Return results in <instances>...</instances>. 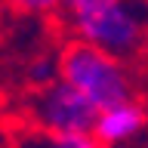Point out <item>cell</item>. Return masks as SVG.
<instances>
[{
    "mask_svg": "<svg viewBox=\"0 0 148 148\" xmlns=\"http://www.w3.org/2000/svg\"><path fill=\"white\" fill-rule=\"evenodd\" d=\"M56 65H59V77L68 80L77 92H83L96 108H108L139 96L133 65L117 56H108L105 49L86 40L68 37L56 53Z\"/></svg>",
    "mask_w": 148,
    "mask_h": 148,
    "instance_id": "6da1fadb",
    "label": "cell"
},
{
    "mask_svg": "<svg viewBox=\"0 0 148 148\" xmlns=\"http://www.w3.org/2000/svg\"><path fill=\"white\" fill-rule=\"evenodd\" d=\"M96 111L99 108L62 77H56L43 86H34L31 99H28L31 127L53 130V133H90Z\"/></svg>",
    "mask_w": 148,
    "mask_h": 148,
    "instance_id": "3957f363",
    "label": "cell"
},
{
    "mask_svg": "<svg viewBox=\"0 0 148 148\" xmlns=\"http://www.w3.org/2000/svg\"><path fill=\"white\" fill-rule=\"evenodd\" d=\"M142 56H148V28H145V43H142Z\"/></svg>",
    "mask_w": 148,
    "mask_h": 148,
    "instance_id": "ba28073f",
    "label": "cell"
},
{
    "mask_svg": "<svg viewBox=\"0 0 148 148\" xmlns=\"http://www.w3.org/2000/svg\"><path fill=\"white\" fill-rule=\"evenodd\" d=\"M142 3H145V9H148V0H142Z\"/></svg>",
    "mask_w": 148,
    "mask_h": 148,
    "instance_id": "9c48e42d",
    "label": "cell"
},
{
    "mask_svg": "<svg viewBox=\"0 0 148 148\" xmlns=\"http://www.w3.org/2000/svg\"><path fill=\"white\" fill-rule=\"evenodd\" d=\"M148 130V111L139 99H127L117 105L96 111L92 120V139L102 148H117V145H130L133 139H139Z\"/></svg>",
    "mask_w": 148,
    "mask_h": 148,
    "instance_id": "277c9868",
    "label": "cell"
},
{
    "mask_svg": "<svg viewBox=\"0 0 148 148\" xmlns=\"http://www.w3.org/2000/svg\"><path fill=\"white\" fill-rule=\"evenodd\" d=\"M25 77H28V83H31V86H43V83L56 80V77H59L56 56H49V53L31 56V62H28V68H25Z\"/></svg>",
    "mask_w": 148,
    "mask_h": 148,
    "instance_id": "52a82bcc",
    "label": "cell"
},
{
    "mask_svg": "<svg viewBox=\"0 0 148 148\" xmlns=\"http://www.w3.org/2000/svg\"><path fill=\"white\" fill-rule=\"evenodd\" d=\"M62 25L68 37L86 40L108 56L133 62L142 56L148 9L142 0H96L77 12H65Z\"/></svg>",
    "mask_w": 148,
    "mask_h": 148,
    "instance_id": "7a4b0ae2",
    "label": "cell"
},
{
    "mask_svg": "<svg viewBox=\"0 0 148 148\" xmlns=\"http://www.w3.org/2000/svg\"><path fill=\"white\" fill-rule=\"evenodd\" d=\"M12 148H102L92 133H53L40 127H25L16 133Z\"/></svg>",
    "mask_w": 148,
    "mask_h": 148,
    "instance_id": "5b68a950",
    "label": "cell"
},
{
    "mask_svg": "<svg viewBox=\"0 0 148 148\" xmlns=\"http://www.w3.org/2000/svg\"><path fill=\"white\" fill-rule=\"evenodd\" d=\"M0 6L12 9L18 16H31V18H53L59 16L62 0H0Z\"/></svg>",
    "mask_w": 148,
    "mask_h": 148,
    "instance_id": "8992f818",
    "label": "cell"
}]
</instances>
